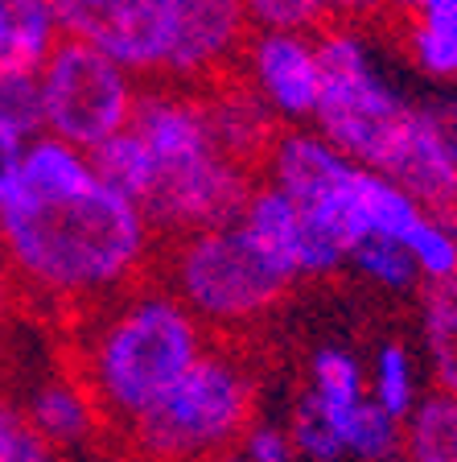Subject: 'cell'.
<instances>
[{
	"mask_svg": "<svg viewBox=\"0 0 457 462\" xmlns=\"http://www.w3.org/2000/svg\"><path fill=\"white\" fill-rule=\"evenodd\" d=\"M260 170H264L260 182L288 194L305 219L330 231L351 252L354 240L346 227V199H351L354 173H359L351 157L338 153L317 128H280L277 141L268 144Z\"/></svg>",
	"mask_w": 457,
	"mask_h": 462,
	"instance_id": "ba28073f",
	"label": "cell"
},
{
	"mask_svg": "<svg viewBox=\"0 0 457 462\" xmlns=\"http://www.w3.org/2000/svg\"><path fill=\"white\" fill-rule=\"evenodd\" d=\"M161 236L83 149L33 136L0 173V269L21 298L83 314L149 281Z\"/></svg>",
	"mask_w": 457,
	"mask_h": 462,
	"instance_id": "6da1fadb",
	"label": "cell"
},
{
	"mask_svg": "<svg viewBox=\"0 0 457 462\" xmlns=\"http://www.w3.org/2000/svg\"><path fill=\"white\" fill-rule=\"evenodd\" d=\"M416 112L425 116V125L433 128L437 144L445 149V157L457 165V87H441L433 96L416 99Z\"/></svg>",
	"mask_w": 457,
	"mask_h": 462,
	"instance_id": "1f68e13d",
	"label": "cell"
},
{
	"mask_svg": "<svg viewBox=\"0 0 457 462\" xmlns=\"http://www.w3.org/2000/svg\"><path fill=\"white\" fill-rule=\"evenodd\" d=\"M367 396L379 404L388 417L408 421V413L420 404L425 384H420V356L404 338H379L367 359Z\"/></svg>",
	"mask_w": 457,
	"mask_h": 462,
	"instance_id": "ffe728a7",
	"label": "cell"
},
{
	"mask_svg": "<svg viewBox=\"0 0 457 462\" xmlns=\"http://www.w3.org/2000/svg\"><path fill=\"white\" fill-rule=\"evenodd\" d=\"M325 13L338 25H362L375 13H383V0H325Z\"/></svg>",
	"mask_w": 457,
	"mask_h": 462,
	"instance_id": "d6a6232c",
	"label": "cell"
},
{
	"mask_svg": "<svg viewBox=\"0 0 457 462\" xmlns=\"http://www.w3.org/2000/svg\"><path fill=\"white\" fill-rule=\"evenodd\" d=\"M301 396L317 404L325 413V421L338 425L367 401V364L359 359V351H351L346 343H317L305 359V388Z\"/></svg>",
	"mask_w": 457,
	"mask_h": 462,
	"instance_id": "2e32d148",
	"label": "cell"
},
{
	"mask_svg": "<svg viewBox=\"0 0 457 462\" xmlns=\"http://www.w3.org/2000/svg\"><path fill=\"white\" fill-rule=\"evenodd\" d=\"M317 62H322V99L314 112V128L354 165L379 173L416 99L391 75L379 46L362 33V25L330 21L317 33Z\"/></svg>",
	"mask_w": 457,
	"mask_h": 462,
	"instance_id": "5b68a950",
	"label": "cell"
},
{
	"mask_svg": "<svg viewBox=\"0 0 457 462\" xmlns=\"http://www.w3.org/2000/svg\"><path fill=\"white\" fill-rule=\"evenodd\" d=\"M285 430H288V438H293L297 462H346L343 442H338L334 425L325 421V413L309 401V396L297 393L293 409H288Z\"/></svg>",
	"mask_w": 457,
	"mask_h": 462,
	"instance_id": "83f0119b",
	"label": "cell"
},
{
	"mask_svg": "<svg viewBox=\"0 0 457 462\" xmlns=\"http://www.w3.org/2000/svg\"><path fill=\"white\" fill-rule=\"evenodd\" d=\"M67 38L58 0H0V70H33Z\"/></svg>",
	"mask_w": 457,
	"mask_h": 462,
	"instance_id": "e0dca14e",
	"label": "cell"
},
{
	"mask_svg": "<svg viewBox=\"0 0 457 462\" xmlns=\"http://www.w3.org/2000/svg\"><path fill=\"white\" fill-rule=\"evenodd\" d=\"M62 33L99 50L133 79H165L173 0H58Z\"/></svg>",
	"mask_w": 457,
	"mask_h": 462,
	"instance_id": "9c48e42d",
	"label": "cell"
},
{
	"mask_svg": "<svg viewBox=\"0 0 457 462\" xmlns=\"http://www.w3.org/2000/svg\"><path fill=\"white\" fill-rule=\"evenodd\" d=\"M256 33H322L330 25L325 0H243Z\"/></svg>",
	"mask_w": 457,
	"mask_h": 462,
	"instance_id": "f1b7e54d",
	"label": "cell"
},
{
	"mask_svg": "<svg viewBox=\"0 0 457 462\" xmlns=\"http://www.w3.org/2000/svg\"><path fill=\"white\" fill-rule=\"evenodd\" d=\"M400 244L408 252L420 285H449V281H457V215L425 211Z\"/></svg>",
	"mask_w": 457,
	"mask_h": 462,
	"instance_id": "d4e9b609",
	"label": "cell"
},
{
	"mask_svg": "<svg viewBox=\"0 0 457 462\" xmlns=\"http://www.w3.org/2000/svg\"><path fill=\"white\" fill-rule=\"evenodd\" d=\"M0 462H62L25 421L21 404L0 388Z\"/></svg>",
	"mask_w": 457,
	"mask_h": 462,
	"instance_id": "f546056e",
	"label": "cell"
},
{
	"mask_svg": "<svg viewBox=\"0 0 457 462\" xmlns=\"http://www.w3.org/2000/svg\"><path fill=\"white\" fill-rule=\"evenodd\" d=\"M41 136V99L33 70H0V165Z\"/></svg>",
	"mask_w": 457,
	"mask_h": 462,
	"instance_id": "cb8c5ba5",
	"label": "cell"
},
{
	"mask_svg": "<svg viewBox=\"0 0 457 462\" xmlns=\"http://www.w3.org/2000/svg\"><path fill=\"white\" fill-rule=\"evenodd\" d=\"M379 173H388L400 190H408L425 211L457 215V165L445 157V149L437 144V136L425 125V116L416 112V104H412L408 125H404L400 141H396V149H391L388 165Z\"/></svg>",
	"mask_w": 457,
	"mask_h": 462,
	"instance_id": "4fadbf2b",
	"label": "cell"
},
{
	"mask_svg": "<svg viewBox=\"0 0 457 462\" xmlns=\"http://www.w3.org/2000/svg\"><path fill=\"white\" fill-rule=\"evenodd\" d=\"M404 462H457V396L425 393L404 421Z\"/></svg>",
	"mask_w": 457,
	"mask_h": 462,
	"instance_id": "7402d4cb",
	"label": "cell"
},
{
	"mask_svg": "<svg viewBox=\"0 0 457 462\" xmlns=\"http://www.w3.org/2000/svg\"><path fill=\"white\" fill-rule=\"evenodd\" d=\"M396 462H404V458H396Z\"/></svg>",
	"mask_w": 457,
	"mask_h": 462,
	"instance_id": "74e56055",
	"label": "cell"
},
{
	"mask_svg": "<svg viewBox=\"0 0 457 462\" xmlns=\"http://www.w3.org/2000/svg\"><path fill=\"white\" fill-rule=\"evenodd\" d=\"M235 454L243 462H297L293 438H288L285 421H268V417H256V421L243 430Z\"/></svg>",
	"mask_w": 457,
	"mask_h": 462,
	"instance_id": "4dcf8cb0",
	"label": "cell"
},
{
	"mask_svg": "<svg viewBox=\"0 0 457 462\" xmlns=\"http://www.w3.org/2000/svg\"><path fill=\"white\" fill-rule=\"evenodd\" d=\"M338 442H343L346 462H396L404 446V425L388 417L379 404L367 401L338 425Z\"/></svg>",
	"mask_w": 457,
	"mask_h": 462,
	"instance_id": "484cf974",
	"label": "cell"
},
{
	"mask_svg": "<svg viewBox=\"0 0 457 462\" xmlns=\"http://www.w3.org/2000/svg\"><path fill=\"white\" fill-rule=\"evenodd\" d=\"M260 404V375L231 343L210 351L124 430L136 462H215L231 454Z\"/></svg>",
	"mask_w": 457,
	"mask_h": 462,
	"instance_id": "3957f363",
	"label": "cell"
},
{
	"mask_svg": "<svg viewBox=\"0 0 457 462\" xmlns=\"http://www.w3.org/2000/svg\"><path fill=\"white\" fill-rule=\"evenodd\" d=\"M141 91V79L115 67L112 58L75 38H62L38 67L41 133L70 149L96 153L115 133L133 128Z\"/></svg>",
	"mask_w": 457,
	"mask_h": 462,
	"instance_id": "8992f818",
	"label": "cell"
},
{
	"mask_svg": "<svg viewBox=\"0 0 457 462\" xmlns=\"http://www.w3.org/2000/svg\"><path fill=\"white\" fill-rule=\"evenodd\" d=\"M210 330L161 281L70 318V372L91 393L104 425L124 433L210 351Z\"/></svg>",
	"mask_w": 457,
	"mask_h": 462,
	"instance_id": "7a4b0ae2",
	"label": "cell"
},
{
	"mask_svg": "<svg viewBox=\"0 0 457 462\" xmlns=\"http://www.w3.org/2000/svg\"><path fill=\"white\" fill-rule=\"evenodd\" d=\"M251 38L243 0H173V50L161 83L210 87L231 75Z\"/></svg>",
	"mask_w": 457,
	"mask_h": 462,
	"instance_id": "8fae6325",
	"label": "cell"
},
{
	"mask_svg": "<svg viewBox=\"0 0 457 462\" xmlns=\"http://www.w3.org/2000/svg\"><path fill=\"white\" fill-rule=\"evenodd\" d=\"M17 298H21V293H17V285H13V281H9V273L0 269V318H5V310H9Z\"/></svg>",
	"mask_w": 457,
	"mask_h": 462,
	"instance_id": "e575fe53",
	"label": "cell"
},
{
	"mask_svg": "<svg viewBox=\"0 0 457 462\" xmlns=\"http://www.w3.org/2000/svg\"><path fill=\"white\" fill-rule=\"evenodd\" d=\"M198 91H202V99H206V116H210V128H215L219 149L256 170V165L264 162L268 144L277 141L280 125L268 116V107L251 96L248 87L239 83V75H227V79H219V83L198 87Z\"/></svg>",
	"mask_w": 457,
	"mask_h": 462,
	"instance_id": "5bb4252c",
	"label": "cell"
},
{
	"mask_svg": "<svg viewBox=\"0 0 457 462\" xmlns=\"http://www.w3.org/2000/svg\"><path fill=\"white\" fill-rule=\"evenodd\" d=\"M256 182L260 178L251 165L227 157L223 149H206L198 157L157 170L152 194L144 199V215L152 231L169 240L206 227H227L239 219Z\"/></svg>",
	"mask_w": 457,
	"mask_h": 462,
	"instance_id": "52a82bcc",
	"label": "cell"
},
{
	"mask_svg": "<svg viewBox=\"0 0 457 462\" xmlns=\"http://www.w3.org/2000/svg\"><path fill=\"white\" fill-rule=\"evenodd\" d=\"M445 5H453V0H383V9H391L404 21L425 17V13H437V9H445Z\"/></svg>",
	"mask_w": 457,
	"mask_h": 462,
	"instance_id": "836d02e7",
	"label": "cell"
},
{
	"mask_svg": "<svg viewBox=\"0 0 457 462\" xmlns=\"http://www.w3.org/2000/svg\"><path fill=\"white\" fill-rule=\"evenodd\" d=\"M87 157L96 165L99 182L112 186V190L124 194V199H133L144 211V199L152 194V182H157V162H152L149 144H144L133 128L115 133L112 141H104L96 153H87Z\"/></svg>",
	"mask_w": 457,
	"mask_h": 462,
	"instance_id": "603a6c76",
	"label": "cell"
},
{
	"mask_svg": "<svg viewBox=\"0 0 457 462\" xmlns=\"http://www.w3.org/2000/svg\"><path fill=\"white\" fill-rule=\"evenodd\" d=\"M0 173H5V165H0Z\"/></svg>",
	"mask_w": 457,
	"mask_h": 462,
	"instance_id": "8d00e7d4",
	"label": "cell"
},
{
	"mask_svg": "<svg viewBox=\"0 0 457 462\" xmlns=\"http://www.w3.org/2000/svg\"><path fill=\"white\" fill-rule=\"evenodd\" d=\"M239 83L268 107L280 128L314 125L322 99L317 33H256L239 54Z\"/></svg>",
	"mask_w": 457,
	"mask_h": 462,
	"instance_id": "30bf717a",
	"label": "cell"
},
{
	"mask_svg": "<svg viewBox=\"0 0 457 462\" xmlns=\"http://www.w3.org/2000/svg\"><path fill=\"white\" fill-rule=\"evenodd\" d=\"M420 215H425V207H420L408 190H400V186L391 182L388 173H375V170H362L359 165L351 199H346V227H351L354 244L367 240V236L400 244Z\"/></svg>",
	"mask_w": 457,
	"mask_h": 462,
	"instance_id": "9a60e30c",
	"label": "cell"
},
{
	"mask_svg": "<svg viewBox=\"0 0 457 462\" xmlns=\"http://www.w3.org/2000/svg\"><path fill=\"white\" fill-rule=\"evenodd\" d=\"M404 54L429 83L457 87V0L404 25Z\"/></svg>",
	"mask_w": 457,
	"mask_h": 462,
	"instance_id": "44dd1931",
	"label": "cell"
},
{
	"mask_svg": "<svg viewBox=\"0 0 457 462\" xmlns=\"http://www.w3.org/2000/svg\"><path fill=\"white\" fill-rule=\"evenodd\" d=\"M416 330L420 359L433 375V388L457 396V281L425 285L416 306Z\"/></svg>",
	"mask_w": 457,
	"mask_h": 462,
	"instance_id": "d6986e66",
	"label": "cell"
},
{
	"mask_svg": "<svg viewBox=\"0 0 457 462\" xmlns=\"http://www.w3.org/2000/svg\"><path fill=\"white\" fill-rule=\"evenodd\" d=\"M21 413H25V421L33 425L41 442L58 454L83 450L104 433V417H99L96 401L70 367L38 375L29 384L25 401H21Z\"/></svg>",
	"mask_w": 457,
	"mask_h": 462,
	"instance_id": "7c38bea8",
	"label": "cell"
},
{
	"mask_svg": "<svg viewBox=\"0 0 457 462\" xmlns=\"http://www.w3.org/2000/svg\"><path fill=\"white\" fill-rule=\"evenodd\" d=\"M235 223L248 231V240L256 244L268 260H277L280 269L297 281V248H301L305 223L288 194H280L277 186H268V182H256Z\"/></svg>",
	"mask_w": 457,
	"mask_h": 462,
	"instance_id": "ac0fdd59",
	"label": "cell"
},
{
	"mask_svg": "<svg viewBox=\"0 0 457 462\" xmlns=\"http://www.w3.org/2000/svg\"><path fill=\"white\" fill-rule=\"evenodd\" d=\"M346 273H354L359 281L383 289V293H412V289H420V277L412 269L408 252L396 240H375V236L359 240L346 252Z\"/></svg>",
	"mask_w": 457,
	"mask_h": 462,
	"instance_id": "4316f807",
	"label": "cell"
},
{
	"mask_svg": "<svg viewBox=\"0 0 457 462\" xmlns=\"http://www.w3.org/2000/svg\"><path fill=\"white\" fill-rule=\"evenodd\" d=\"M215 462H243V458H239V454L231 450V454H223V458H215Z\"/></svg>",
	"mask_w": 457,
	"mask_h": 462,
	"instance_id": "d590c367",
	"label": "cell"
},
{
	"mask_svg": "<svg viewBox=\"0 0 457 462\" xmlns=\"http://www.w3.org/2000/svg\"><path fill=\"white\" fill-rule=\"evenodd\" d=\"M157 281L210 330V338L260 327L297 285L277 260H268L248 240L239 223L169 240Z\"/></svg>",
	"mask_w": 457,
	"mask_h": 462,
	"instance_id": "277c9868",
	"label": "cell"
}]
</instances>
